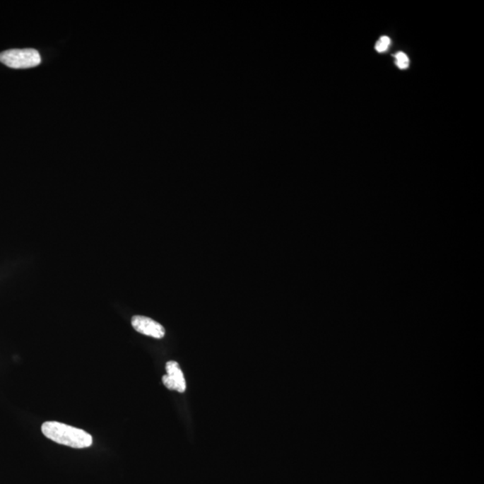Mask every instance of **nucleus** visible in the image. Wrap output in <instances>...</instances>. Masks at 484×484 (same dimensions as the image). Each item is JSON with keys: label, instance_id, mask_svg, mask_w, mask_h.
Here are the masks:
<instances>
[{"label": "nucleus", "instance_id": "nucleus-1", "mask_svg": "<svg viewBox=\"0 0 484 484\" xmlns=\"http://www.w3.org/2000/svg\"><path fill=\"white\" fill-rule=\"evenodd\" d=\"M42 432L47 439L73 449H85L93 444L89 433L61 423L45 422L42 425Z\"/></svg>", "mask_w": 484, "mask_h": 484}, {"label": "nucleus", "instance_id": "nucleus-2", "mask_svg": "<svg viewBox=\"0 0 484 484\" xmlns=\"http://www.w3.org/2000/svg\"><path fill=\"white\" fill-rule=\"evenodd\" d=\"M0 62L11 69H31L41 64L42 58L35 49H14L0 53Z\"/></svg>", "mask_w": 484, "mask_h": 484}, {"label": "nucleus", "instance_id": "nucleus-3", "mask_svg": "<svg viewBox=\"0 0 484 484\" xmlns=\"http://www.w3.org/2000/svg\"><path fill=\"white\" fill-rule=\"evenodd\" d=\"M165 369L167 374L163 377V385L170 390L184 393L187 389L186 380L179 363L171 360L166 363Z\"/></svg>", "mask_w": 484, "mask_h": 484}, {"label": "nucleus", "instance_id": "nucleus-4", "mask_svg": "<svg viewBox=\"0 0 484 484\" xmlns=\"http://www.w3.org/2000/svg\"><path fill=\"white\" fill-rule=\"evenodd\" d=\"M131 324L136 331L142 334V335L157 339H161L165 336V329L161 324L148 318V317H133Z\"/></svg>", "mask_w": 484, "mask_h": 484}, {"label": "nucleus", "instance_id": "nucleus-5", "mask_svg": "<svg viewBox=\"0 0 484 484\" xmlns=\"http://www.w3.org/2000/svg\"><path fill=\"white\" fill-rule=\"evenodd\" d=\"M396 65L399 66L400 69H406L409 66V59L406 56V53L399 52L396 53Z\"/></svg>", "mask_w": 484, "mask_h": 484}, {"label": "nucleus", "instance_id": "nucleus-6", "mask_svg": "<svg viewBox=\"0 0 484 484\" xmlns=\"http://www.w3.org/2000/svg\"><path fill=\"white\" fill-rule=\"evenodd\" d=\"M390 39L387 36H382V38L379 40V42L376 43L375 49L378 52H385L389 49L390 45Z\"/></svg>", "mask_w": 484, "mask_h": 484}]
</instances>
